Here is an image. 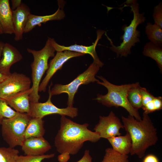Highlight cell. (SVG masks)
I'll return each instance as SVG.
<instances>
[{
    "label": "cell",
    "instance_id": "cell-1",
    "mask_svg": "<svg viewBox=\"0 0 162 162\" xmlns=\"http://www.w3.org/2000/svg\"><path fill=\"white\" fill-rule=\"evenodd\" d=\"M60 126L55 138L54 144L60 154H76L86 141L96 142L100 138L98 133L88 128V124H80L62 116Z\"/></svg>",
    "mask_w": 162,
    "mask_h": 162
},
{
    "label": "cell",
    "instance_id": "cell-2",
    "mask_svg": "<svg viewBox=\"0 0 162 162\" xmlns=\"http://www.w3.org/2000/svg\"><path fill=\"white\" fill-rule=\"evenodd\" d=\"M121 118L124 128L131 139L130 155L142 158L147 149L156 144L158 140L156 128L148 114L144 112L140 121L130 115L127 117L122 116Z\"/></svg>",
    "mask_w": 162,
    "mask_h": 162
},
{
    "label": "cell",
    "instance_id": "cell-3",
    "mask_svg": "<svg viewBox=\"0 0 162 162\" xmlns=\"http://www.w3.org/2000/svg\"><path fill=\"white\" fill-rule=\"evenodd\" d=\"M125 3V6L130 7L133 14V18L129 26L124 25L122 26L124 34L120 37V39L122 40V43L120 45L116 46L113 44L111 39L106 35L111 45L110 49L116 53L117 57H127L130 54L132 47L140 42V32L137 30V27L146 20L145 13L140 12L139 4L136 0H127Z\"/></svg>",
    "mask_w": 162,
    "mask_h": 162
},
{
    "label": "cell",
    "instance_id": "cell-4",
    "mask_svg": "<svg viewBox=\"0 0 162 162\" xmlns=\"http://www.w3.org/2000/svg\"><path fill=\"white\" fill-rule=\"evenodd\" d=\"M102 82L99 80L97 83L105 87L107 89V93L105 95L98 94L94 99L107 107L115 106L122 107L138 121L141 120V118L138 110L134 109L130 104L128 95L130 90L136 85L138 82L121 85H116L109 82L102 76H97Z\"/></svg>",
    "mask_w": 162,
    "mask_h": 162
},
{
    "label": "cell",
    "instance_id": "cell-5",
    "mask_svg": "<svg viewBox=\"0 0 162 162\" xmlns=\"http://www.w3.org/2000/svg\"><path fill=\"white\" fill-rule=\"evenodd\" d=\"M27 52L32 54L34 60L31 64L32 69V91L30 95V102H38L40 98L38 94L39 88L41 79L49 68L48 59L55 56L56 50L52 45L51 38H48L44 47L39 50L30 48Z\"/></svg>",
    "mask_w": 162,
    "mask_h": 162
},
{
    "label": "cell",
    "instance_id": "cell-6",
    "mask_svg": "<svg viewBox=\"0 0 162 162\" xmlns=\"http://www.w3.org/2000/svg\"><path fill=\"white\" fill-rule=\"evenodd\" d=\"M31 118L27 113L18 112L10 118L3 119L1 124L2 136L9 147L21 146L26 129Z\"/></svg>",
    "mask_w": 162,
    "mask_h": 162
},
{
    "label": "cell",
    "instance_id": "cell-7",
    "mask_svg": "<svg viewBox=\"0 0 162 162\" xmlns=\"http://www.w3.org/2000/svg\"><path fill=\"white\" fill-rule=\"evenodd\" d=\"M103 65L93 60V62L85 71L69 84L64 85L60 84H55L51 89V95L52 96L63 93H67L68 96V106L72 107L74 96L79 87L82 85L88 84L99 81L95 78V76L100 68Z\"/></svg>",
    "mask_w": 162,
    "mask_h": 162
},
{
    "label": "cell",
    "instance_id": "cell-8",
    "mask_svg": "<svg viewBox=\"0 0 162 162\" xmlns=\"http://www.w3.org/2000/svg\"><path fill=\"white\" fill-rule=\"evenodd\" d=\"M52 82L49 86V96L47 101L44 103H30V109L28 114L31 118H43L44 116L52 114H58L61 116H68L74 118L78 115V109L73 106L65 108H59L53 104L51 100V87Z\"/></svg>",
    "mask_w": 162,
    "mask_h": 162
},
{
    "label": "cell",
    "instance_id": "cell-9",
    "mask_svg": "<svg viewBox=\"0 0 162 162\" xmlns=\"http://www.w3.org/2000/svg\"><path fill=\"white\" fill-rule=\"evenodd\" d=\"M31 80L22 74L14 72L0 83V98L5 99L31 88Z\"/></svg>",
    "mask_w": 162,
    "mask_h": 162
},
{
    "label": "cell",
    "instance_id": "cell-10",
    "mask_svg": "<svg viewBox=\"0 0 162 162\" xmlns=\"http://www.w3.org/2000/svg\"><path fill=\"white\" fill-rule=\"evenodd\" d=\"M124 129L120 119L112 111L106 116H99L98 123L94 128L95 132L98 134L100 138L106 139L120 136L121 129Z\"/></svg>",
    "mask_w": 162,
    "mask_h": 162
},
{
    "label": "cell",
    "instance_id": "cell-11",
    "mask_svg": "<svg viewBox=\"0 0 162 162\" xmlns=\"http://www.w3.org/2000/svg\"><path fill=\"white\" fill-rule=\"evenodd\" d=\"M85 54L69 51L57 52L52 59L50 61L46 75L40 83L39 92H45L48 83L55 74L62 68L63 64L72 58L84 55Z\"/></svg>",
    "mask_w": 162,
    "mask_h": 162
},
{
    "label": "cell",
    "instance_id": "cell-12",
    "mask_svg": "<svg viewBox=\"0 0 162 162\" xmlns=\"http://www.w3.org/2000/svg\"><path fill=\"white\" fill-rule=\"evenodd\" d=\"M105 32V31L104 30H97V38L96 40L92 45L89 46L75 44L69 46H66L58 44L53 38H51V40L52 45L57 52L69 51L84 54H89L92 57L94 61L100 64H103L104 63L100 60L97 55L96 51V47L99 40L101 38L102 36Z\"/></svg>",
    "mask_w": 162,
    "mask_h": 162
},
{
    "label": "cell",
    "instance_id": "cell-13",
    "mask_svg": "<svg viewBox=\"0 0 162 162\" xmlns=\"http://www.w3.org/2000/svg\"><path fill=\"white\" fill-rule=\"evenodd\" d=\"M30 14L29 8L23 3L16 9L13 10V22L15 40L18 41L22 39L25 28Z\"/></svg>",
    "mask_w": 162,
    "mask_h": 162
},
{
    "label": "cell",
    "instance_id": "cell-14",
    "mask_svg": "<svg viewBox=\"0 0 162 162\" xmlns=\"http://www.w3.org/2000/svg\"><path fill=\"white\" fill-rule=\"evenodd\" d=\"M22 58L21 54L15 47L9 43H5L0 60V73L9 75L11 73V66Z\"/></svg>",
    "mask_w": 162,
    "mask_h": 162
},
{
    "label": "cell",
    "instance_id": "cell-15",
    "mask_svg": "<svg viewBox=\"0 0 162 162\" xmlns=\"http://www.w3.org/2000/svg\"><path fill=\"white\" fill-rule=\"evenodd\" d=\"M21 146L25 155L34 156L44 155L51 148L49 143L43 137L25 139Z\"/></svg>",
    "mask_w": 162,
    "mask_h": 162
},
{
    "label": "cell",
    "instance_id": "cell-16",
    "mask_svg": "<svg viewBox=\"0 0 162 162\" xmlns=\"http://www.w3.org/2000/svg\"><path fill=\"white\" fill-rule=\"evenodd\" d=\"M32 91L31 88L11 97L4 99L10 107L16 111L28 114L30 109V95Z\"/></svg>",
    "mask_w": 162,
    "mask_h": 162
},
{
    "label": "cell",
    "instance_id": "cell-17",
    "mask_svg": "<svg viewBox=\"0 0 162 162\" xmlns=\"http://www.w3.org/2000/svg\"><path fill=\"white\" fill-rule=\"evenodd\" d=\"M65 16L64 12L62 9L58 8L54 14L48 15L38 16L30 14L25 27L24 33H28L36 26H40L42 23L52 20H59L63 19Z\"/></svg>",
    "mask_w": 162,
    "mask_h": 162
},
{
    "label": "cell",
    "instance_id": "cell-18",
    "mask_svg": "<svg viewBox=\"0 0 162 162\" xmlns=\"http://www.w3.org/2000/svg\"><path fill=\"white\" fill-rule=\"evenodd\" d=\"M0 24L3 33L14 34L13 22V10L9 0H0Z\"/></svg>",
    "mask_w": 162,
    "mask_h": 162
},
{
    "label": "cell",
    "instance_id": "cell-19",
    "mask_svg": "<svg viewBox=\"0 0 162 162\" xmlns=\"http://www.w3.org/2000/svg\"><path fill=\"white\" fill-rule=\"evenodd\" d=\"M111 145L112 149L122 154H130L132 147V141L128 132L124 136H118L107 139Z\"/></svg>",
    "mask_w": 162,
    "mask_h": 162
},
{
    "label": "cell",
    "instance_id": "cell-20",
    "mask_svg": "<svg viewBox=\"0 0 162 162\" xmlns=\"http://www.w3.org/2000/svg\"><path fill=\"white\" fill-rule=\"evenodd\" d=\"M43 118H31L26 129L24 140L31 137H43L45 133Z\"/></svg>",
    "mask_w": 162,
    "mask_h": 162
},
{
    "label": "cell",
    "instance_id": "cell-21",
    "mask_svg": "<svg viewBox=\"0 0 162 162\" xmlns=\"http://www.w3.org/2000/svg\"><path fill=\"white\" fill-rule=\"evenodd\" d=\"M143 55L151 58L156 62L161 72L162 71V46L156 45L149 41L144 46Z\"/></svg>",
    "mask_w": 162,
    "mask_h": 162
},
{
    "label": "cell",
    "instance_id": "cell-22",
    "mask_svg": "<svg viewBox=\"0 0 162 162\" xmlns=\"http://www.w3.org/2000/svg\"><path fill=\"white\" fill-rule=\"evenodd\" d=\"M145 32L150 42L162 46V28L155 24L148 22L145 27Z\"/></svg>",
    "mask_w": 162,
    "mask_h": 162
},
{
    "label": "cell",
    "instance_id": "cell-23",
    "mask_svg": "<svg viewBox=\"0 0 162 162\" xmlns=\"http://www.w3.org/2000/svg\"><path fill=\"white\" fill-rule=\"evenodd\" d=\"M140 87L138 82L130 90L128 95V99L131 105L138 110L142 106Z\"/></svg>",
    "mask_w": 162,
    "mask_h": 162
},
{
    "label": "cell",
    "instance_id": "cell-24",
    "mask_svg": "<svg viewBox=\"0 0 162 162\" xmlns=\"http://www.w3.org/2000/svg\"><path fill=\"white\" fill-rule=\"evenodd\" d=\"M101 162H129L128 155L120 154L112 148H107L105 151V154Z\"/></svg>",
    "mask_w": 162,
    "mask_h": 162
},
{
    "label": "cell",
    "instance_id": "cell-25",
    "mask_svg": "<svg viewBox=\"0 0 162 162\" xmlns=\"http://www.w3.org/2000/svg\"><path fill=\"white\" fill-rule=\"evenodd\" d=\"M19 153L14 148L0 147V162H15Z\"/></svg>",
    "mask_w": 162,
    "mask_h": 162
},
{
    "label": "cell",
    "instance_id": "cell-26",
    "mask_svg": "<svg viewBox=\"0 0 162 162\" xmlns=\"http://www.w3.org/2000/svg\"><path fill=\"white\" fill-rule=\"evenodd\" d=\"M17 113L9 106L4 100L0 98V125L4 118H10Z\"/></svg>",
    "mask_w": 162,
    "mask_h": 162
},
{
    "label": "cell",
    "instance_id": "cell-27",
    "mask_svg": "<svg viewBox=\"0 0 162 162\" xmlns=\"http://www.w3.org/2000/svg\"><path fill=\"white\" fill-rule=\"evenodd\" d=\"M54 156V154L38 156L18 155L15 162H41L44 159L53 158Z\"/></svg>",
    "mask_w": 162,
    "mask_h": 162
},
{
    "label": "cell",
    "instance_id": "cell-28",
    "mask_svg": "<svg viewBox=\"0 0 162 162\" xmlns=\"http://www.w3.org/2000/svg\"><path fill=\"white\" fill-rule=\"evenodd\" d=\"M153 17L155 24L162 28V3L160 2L153 9Z\"/></svg>",
    "mask_w": 162,
    "mask_h": 162
},
{
    "label": "cell",
    "instance_id": "cell-29",
    "mask_svg": "<svg viewBox=\"0 0 162 162\" xmlns=\"http://www.w3.org/2000/svg\"><path fill=\"white\" fill-rule=\"evenodd\" d=\"M140 91L142 98V107L147 103L153 100L155 97L150 94L146 88L141 87Z\"/></svg>",
    "mask_w": 162,
    "mask_h": 162
},
{
    "label": "cell",
    "instance_id": "cell-30",
    "mask_svg": "<svg viewBox=\"0 0 162 162\" xmlns=\"http://www.w3.org/2000/svg\"><path fill=\"white\" fill-rule=\"evenodd\" d=\"M92 158L90 154L89 150H86L82 157L76 162H92Z\"/></svg>",
    "mask_w": 162,
    "mask_h": 162
},
{
    "label": "cell",
    "instance_id": "cell-31",
    "mask_svg": "<svg viewBox=\"0 0 162 162\" xmlns=\"http://www.w3.org/2000/svg\"><path fill=\"white\" fill-rule=\"evenodd\" d=\"M153 101L156 111L159 110L162 108V98L161 97L154 98Z\"/></svg>",
    "mask_w": 162,
    "mask_h": 162
},
{
    "label": "cell",
    "instance_id": "cell-32",
    "mask_svg": "<svg viewBox=\"0 0 162 162\" xmlns=\"http://www.w3.org/2000/svg\"><path fill=\"white\" fill-rule=\"evenodd\" d=\"M142 162H159V161L156 156L152 154H149L145 157Z\"/></svg>",
    "mask_w": 162,
    "mask_h": 162
},
{
    "label": "cell",
    "instance_id": "cell-33",
    "mask_svg": "<svg viewBox=\"0 0 162 162\" xmlns=\"http://www.w3.org/2000/svg\"><path fill=\"white\" fill-rule=\"evenodd\" d=\"M11 1L12 5L11 8L12 10L16 9L22 3L21 0H11Z\"/></svg>",
    "mask_w": 162,
    "mask_h": 162
},
{
    "label": "cell",
    "instance_id": "cell-34",
    "mask_svg": "<svg viewBox=\"0 0 162 162\" xmlns=\"http://www.w3.org/2000/svg\"><path fill=\"white\" fill-rule=\"evenodd\" d=\"M5 43L0 40V60L1 58Z\"/></svg>",
    "mask_w": 162,
    "mask_h": 162
},
{
    "label": "cell",
    "instance_id": "cell-35",
    "mask_svg": "<svg viewBox=\"0 0 162 162\" xmlns=\"http://www.w3.org/2000/svg\"><path fill=\"white\" fill-rule=\"evenodd\" d=\"M8 76L0 73V83L5 80Z\"/></svg>",
    "mask_w": 162,
    "mask_h": 162
},
{
    "label": "cell",
    "instance_id": "cell-36",
    "mask_svg": "<svg viewBox=\"0 0 162 162\" xmlns=\"http://www.w3.org/2000/svg\"><path fill=\"white\" fill-rule=\"evenodd\" d=\"M3 33L2 28L0 24V34H2Z\"/></svg>",
    "mask_w": 162,
    "mask_h": 162
}]
</instances>
